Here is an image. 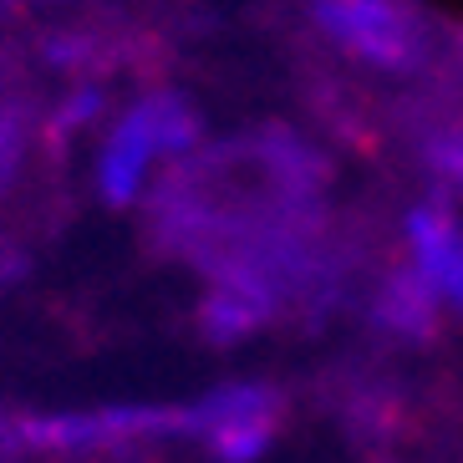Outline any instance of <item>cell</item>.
Instances as JSON below:
<instances>
[{"mask_svg":"<svg viewBox=\"0 0 463 463\" xmlns=\"http://www.w3.org/2000/svg\"><path fill=\"white\" fill-rule=\"evenodd\" d=\"M199 133L194 112L178 102V97H143L123 123L112 128L108 148L97 158V184H102V199L108 204H133L143 178H148V164L158 153H184Z\"/></svg>","mask_w":463,"mask_h":463,"instance_id":"1","label":"cell"},{"mask_svg":"<svg viewBox=\"0 0 463 463\" xmlns=\"http://www.w3.org/2000/svg\"><path fill=\"white\" fill-rule=\"evenodd\" d=\"M148 433H184V408H92V412H26L0 422V443L11 449H52L82 453L112 449Z\"/></svg>","mask_w":463,"mask_h":463,"instance_id":"2","label":"cell"},{"mask_svg":"<svg viewBox=\"0 0 463 463\" xmlns=\"http://www.w3.org/2000/svg\"><path fill=\"white\" fill-rule=\"evenodd\" d=\"M275 412H280V397L270 387L234 382L184 408V433L204 438L219 463H255L275 438Z\"/></svg>","mask_w":463,"mask_h":463,"instance_id":"3","label":"cell"},{"mask_svg":"<svg viewBox=\"0 0 463 463\" xmlns=\"http://www.w3.org/2000/svg\"><path fill=\"white\" fill-rule=\"evenodd\" d=\"M311 11L326 26V36H336L346 52L367 56L377 67L402 71L422 61V26L397 0H311Z\"/></svg>","mask_w":463,"mask_h":463,"instance_id":"4","label":"cell"},{"mask_svg":"<svg viewBox=\"0 0 463 463\" xmlns=\"http://www.w3.org/2000/svg\"><path fill=\"white\" fill-rule=\"evenodd\" d=\"M408 245H412V260H418V275L428 280V290L463 311V230L458 224L443 209H412Z\"/></svg>","mask_w":463,"mask_h":463,"instance_id":"5","label":"cell"},{"mask_svg":"<svg viewBox=\"0 0 463 463\" xmlns=\"http://www.w3.org/2000/svg\"><path fill=\"white\" fill-rule=\"evenodd\" d=\"M275 311V290L260 286V280H245V275H219V286L209 290L204 300V331L214 341H240L270 321Z\"/></svg>","mask_w":463,"mask_h":463,"instance_id":"6","label":"cell"},{"mask_svg":"<svg viewBox=\"0 0 463 463\" xmlns=\"http://www.w3.org/2000/svg\"><path fill=\"white\" fill-rule=\"evenodd\" d=\"M433 316H438V296L428 290L418 270L412 275H392L377 296V321L387 331H402V336H422L433 331Z\"/></svg>","mask_w":463,"mask_h":463,"instance_id":"7","label":"cell"},{"mask_svg":"<svg viewBox=\"0 0 463 463\" xmlns=\"http://www.w3.org/2000/svg\"><path fill=\"white\" fill-rule=\"evenodd\" d=\"M428 158H433V168L443 178H449L453 189L463 194V137H433V148H428Z\"/></svg>","mask_w":463,"mask_h":463,"instance_id":"8","label":"cell"},{"mask_svg":"<svg viewBox=\"0 0 463 463\" xmlns=\"http://www.w3.org/2000/svg\"><path fill=\"white\" fill-rule=\"evenodd\" d=\"M21 143H26V133H21V123H15L11 112L0 108V184H11L15 164H21Z\"/></svg>","mask_w":463,"mask_h":463,"instance_id":"9","label":"cell"}]
</instances>
